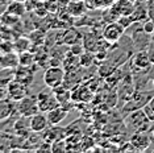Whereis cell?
<instances>
[{
	"instance_id": "obj_1",
	"label": "cell",
	"mask_w": 154,
	"mask_h": 153,
	"mask_svg": "<svg viewBox=\"0 0 154 153\" xmlns=\"http://www.w3.org/2000/svg\"><path fill=\"white\" fill-rule=\"evenodd\" d=\"M125 124L129 128H132L134 132L137 131L145 132L150 124V119L148 117V115L145 114L143 108H140V110L133 111L132 114H129V116L125 119Z\"/></svg>"
},
{
	"instance_id": "obj_2",
	"label": "cell",
	"mask_w": 154,
	"mask_h": 153,
	"mask_svg": "<svg viewBox=\"0 0 154 153\" xmlns=\"http://www.w3.org/2000/svg\"><path fill=\"white\" fill-rule=\"evenodd\" d=\"M66 73L62 66H48L44 73V82L48 87L55 89L63 85Z\"/></svg>"
},
{
	"instance_id": "obj_3",
	"label": "cell",
	"mask_w": 154,
	"mask_h": 153,
	"mask_svg": "<svg viewBox=\"0 0 154 153\" xmlns=\"http://www.w3.org/2000/svg\"><path fill=\"white\" fill-rule=\"evenodd\" d=\"M153 98L152 91H143V90H136L133 92V95L129 98L128 103L124 106V111H136L140 108H143L146 104L149 103V100Z\"/></svg>"
},
{
	"instance_id": "obj_4",
	"label": "cell",
	"mask_w": 154,
	"mask_h": 153,
	"mask_svg": "<svg viewBox=\"0 0 154 153\" xmlns=\"http://www.w3.org/2000/svg\"><path fill=\"white\" fill-rule=\"evenodd\" d=\"M124 32H125V28L122 27L117 20H115V21H112V23H108L106 28H104L103 40L109 44L117 42V41H120L121 37L124 36Z\"/></svg>"
},
{
	"instance_id": "obj_5",
	"label": "cell",
	"mask_w": 154,
	"mask_h": 153,
	"mask_svg": "<svg viewBox=\"0 0 154 153\" xmlns=\"http://www.w3.org/2000/svg\"><path fill=\"white\" fill-rule=\"evenodd\" d=\"M16 111L19 112V115H23V116H33L34 114L40 112V108H38V103H37V98H32V96H25L21 100L16 102Z\"/></svg>"
},
{
	"instance_id": "obj_6",
	"label": "cell",
	"mask_w": 154,
	"mask_h": 153,
	"mask_svg": "<svg viewBox=\"0 0 154 153\" xmlns=\"http://www.w3.org/2000/svg\"><path fill=\"white\" fill-rule=\"evenodd\" d=\"M36 98H37V103H38V108H40L41 112H49L50 110L61 106L58 102V99H57V96L54 95V92L41 91Z\"/></svg>"
},
{
	"instance_id": "obj_7",
	"label": "cell",
	"mask_w": 154,
	"mask_h": 153,
	"mask_svg": "<svg viewBox=\"0 0 154 153\" xmlns=\"http://www.w3.org/2000/svg\"><path fill=\"white\" fill-rule=\"evenodd\" d=\"M136 7V0H117L116 3H113L111 7V13L116 17V20L120 16H131L132 12L134 11Z\"/></svg>"
},
{
	"instance_id": "obj_8",
	"label": "cell",
	"mask_w": 154,
	"mask_h": 153,
	"mask_svg": "<svg viewBox=\"0 0 154 153\" xmlns=\"http://www.w3.org/2000/svg\"><path fill=\"white\" fill-rule=\"evenodd\" d=\"M34 69L30 67V66H21L19 65L15 69V74H13V78L16 79L17 82L25 85L26 87H29L30 85L34 82Z\"/></svg>"
},
{
	"instance_id": "obj_9",
	"label": "cell",
	"mask_w": 154,
	"mask_h": 153,
	"mask_svg": "<svg viewBox=\"0 0 154 153\" xmlns=\"http://www.w3.org/2000/svg\"><path fill=\"white\" fill-rule=\"evenodd\" d=\"M7 89H8V98L13 100V102H19V100H21L28 95L26 92L28 87L25 85H23V83L17 82L15 78L7 85Z\"/></svg>"
},
{
	"instance_id": "obj_10",
	"label": "cell",
	"mask_w": 154,
	"mask_h": 153,
	"mask_svg": "<svg viewBox=\"0 0 154 153\" xmlns=\"http://www.w3.org/2000/svg\"><path fill=\"white\" fill-rule=\"evenodd\" d=\"M29 124H30V131H32L33 133H40V132L46 131L48 127L50 126L49 120H48V116L41 112V111L29 117Z\"/></svg>"
},
{
	"instance_id": "obj_11",
	"label": "cell",
	"mask_w": 154,
	"mask_h": 153,
	"mask_svg": "<svg viewBox=\"0 0 154 153\" xmlns=\"http://www.w3.org/2000/svg\"><path fill=\"white\" fill-rule=\"evenodd\" d=\"M152 64H153V61L148 52L140 50L132 57V65L136 70H141V71L148 70L150 66H152Z\"/></svg>"
},
{
	"instance_id": "obj_12",
	"label": "cell",
	"mask_w": 154,
	"mask_h": 153,
	"mask_svg": "<svg viewBox=\"0 0 154 153\" xmlns=\"http://www.w3.org/2000/svg\"><path fill=\"white\" fill-rule=\"evenodd\" d=\"M67 114H69V110L63 106H58V107H55V108L50 110L49 112H46L49 124H50V126H58L61 121H63L66 119Z\"/></svg>"
},
{
	"instance_id": "obj_13",
	"label": "cell",
	"mask_w": 154,
	"mask_h": 153,
	"mask_svg": "<svg viewBox=\"0 0 154 153\" xmlns=\"http://www.w3.org/2000/svg\"><path fill=\"white\" fill-rule=\"evenodd\" d=\"M0 64L3 69H15L20 65L19 62V53L17 52H7V53H0Z\"/></svg>"
},
{
	"instance_id": "obj_14",
	"label": "cell",
	"mask_w": 154,
	"mask_h": 153,
	"mask_svg": "<svg viewBox=\"0 0 154 153\" xmlns=\"http://www.w3.org/2000/svg\"><path fill=\"white\" fill-rule=\"evenodd\" d=\"M132 20L133 23H141L145 19H150L149 17V9H148V3H140L136 2L134 11L132 12Z\"/></svg>"
},
{
	"instance_id": "obj_15",
	"label": "cell",
	"mask_w": 154,
	"mask_h": 153,
	"mask_svg": "<svg viewBox=\"0 0 154 153\" xmlns=\"http://www.w3.org/2000/svg\"><path fill=\"white\" fill-rule=\"evenodd\" d=\"M131 144L134 148L140 149V151H143V149H148V145L150 144V139L143 131H137L133 133Z\"/></svg>"
},
{
	"instance_id": "obj_16",
	"label": "cell",
	"mask_w": 154,
	"mask_h": 153,
	"mask_svg": "<svg viewBox=\"0 0 154 153\" xmlns=\"http://www.w3.org/2000/svg\"><path fill=\"white\" fill-rule=\"evenodd\" d=\"M82 40H83L82 34H80L75 28H70V29H67L63 33L62 44H66V45H69V46H71V45H74V44L80 42Z\"/></svg>"
},
{
	"instance_id": "obj_17",
	"label": "cell",
	"mask_w": 154,
	"mask_h": 153,
	"mask_svg": "<svg viewBox=\"0 0 154 153\" xmlns=\"http://www.w3.org/2000/svg\"><path fill=\"white\" fill-rule=\"evenodd\" d=\"M30 131V124H29V117L20 115V119L15 123V132L20 136H25ZM32 132V131H30Z\"/></svg>"
},
{
	"instance_id": "obj_18",
	"label": "cell",
	"mask_w": 154,
	"mask_h": 153,
	"mask_svg": "<svg viewBox=\"0 0 154 153\" xmlns=\"http://www.w3.org/2000/svg\"><path fill=\"white\" fill-rule=\"evenodd\" d=\"M33 46L32 41L29 40V37H17L15 41H13V48H15V52L17 53H23V52L30 50V48Z\"/></svg>"
},
{
	"instance_id": "obj_19",
	"label": "cell",
	"mask_w": 154,
	"mask_h": 153,
	"mask_svg": "<svg viewBox=\"0 0 154 153\" xmlns=\"http://www.w3.org/2000/svg\"><path fill=\"white\" fill-rule=\"evenodd\" d=\"M12 111H13V100H11L9 98L0 100V121L8 119L12 115Z\"/></svg>"
},
{
	"instance_id": "obj_20",
	"label": "cell",
	"mask_w": 154,
	"mask_h": 153,
	"mask_svg": "<svg viewBox=\"0 0 154 153\" xmlns=\"http://www.w3.org/2000/svg\"><path fill=\"white\" fill-rule=\"evenodd\" d=\"M26 4L23 2H17V0H13L12 3H9L8 7H7V11L16 15L17 17H21L24 16V13L26 12Z\"/></svg>"
},
{
	"instance_id": "obj_21",
	"label": "cell",
	"mask_w": 154,
	"mask_h": 153,
	"mask_svg": "<svg viewBox=\"0 0 154 153\" xmlns=\"http://www.w3.org/2000/svg\"><path fill=\"white\" fill-rule=\"evenodd\" d=\"M29 40L32 41L34 48L41 46V45H45V42H46V34L41 29H34L33 32H30V34H29Z\"/></svg>"
},
{
	"instance_id": "obj_22",
	"label": "cell",
	"mask_w": 154,
	"mask_h": 153,
	"mask_svg": "<svg viewBox=\"0 0 154 153\" xmlns=\"http://www.w3.org/2000/svg\"><path fill=\"white\" fill-rule=\"evenodd\" d=\"M19 62L21 66H30V67H33V65L36 64L34 52L26 50V52H23V53H19Z\"/></svg>"
},
{
	"instance_id": "obj_23",
	"label": "cell",
	"mask_w": 154,
	"mask_h": 153,
	"mask_svg": "<svg viewBox=\"0 0 154 153\" xmlns=\"http://www.w3.org/2000/svg\"><path fill=\"white\" fill-rule=\"evenodd\" d=\"M67 11L70 15H72V16H80L85 12V4H83L82 2H72L69 4Z\"/></svg>"
},
{
	"instance_id": "obj_24",
	"label": "cell",
	"mask_w": 154,
	"mask_h": 153,
	"mask_svg": "<svg viewBox=\"0 0 154 153\" xmlns=\"http://www.w3.org/2000/svg\"><path fill=\"white\" fill-rule=\"evenodd\" d=\"M19 19L20 17H17L16 15H13V13L8 12V11H5L2 15V23L4 24V25H7V27H13L17 21H19Z\"/></svg>"
},
{
	"instance_id": "obj_25",
	"label": "cell",
	"mask_w": 154,
	"mask_h": 153,
	"mask_svg": "<svg viewBox=\"0 0 154 153\" xmlns=\"http://www.w3.org/2000/svg\"><path fill=\"white\" fill-rule=\"evenodd\" d=\"M92 61H94V55L91 54L88 50L83 52V53L79 55V65L83 66V67H88V66H91Z\"/></svg>"
},
{
	"instance_id": "obj_26",
	"label": "cell",
	"mask_w": 154,
	"mask_h": 153,
	"mask_svg": "<svg viewBox=\"0 0 154 153\" xmlns=\"http://www.w3.org/2000/svg\"><path fill=\"white\" fill-rule=\"evenodd\" d=\"M143 111H145V114L148 115L150 121H154V96L149 100V103L143 107Z\"/></svg>"
},
{
	"instance_id": "obj_27",
	"label": "cell",
	"mask_w": 154,
	"mask_h": 153,
	"mask_svg": "<svg viewBox=\"0 0 154 153\" xmlns=\"http://www.w3.org/2000/svg\"><path fill=\"white\" fill-rule=\"evenodd\" d=\"M142 30L146 34H154V20H152V19L146 20L142 25Z\"/></svg>"
},
{
	"instance_id": "obj_28",
	"label": "cell",
	"mask_w": 154,
	"mask_h": 153,
	"mask_svg": "<svg viewBox=\"0 0 154 153\" xmlns=\"http://www.w3.org/2000/svg\"><path fill=\"white\" fill-rule=\"evenodd\" d=\"M83 50H85V46H83L80 42L74 44V45H71V46H70V53L76 55V57H79V55L83 53Z\"/></svg>"
},
{
	"instance_id": "obj_29",
	"label": "cell",
	"mask_w": 154,
	"mask_h": 153,
	"mask_svg": "<svg viewBox=\"0 0 154 153\" xmlns=\"http://www.w3.org/2000/svg\"><path fill=\"white\" fill-rule=\"evenodd\" d=\"M117 21L120 23L121 25L125 28V29L131 27L132 24H134V23H133V20H132V17H131V16H120V17L117 19Z\"/></svg>"
},
{
	"instance_id": "obj_30",
	"label": "cell",
	"mask_w": 154,
	"mask_h": 153,
	"mask_svg": "<svg viewBox=\"0 0 154 153\" xmlns=\"http://www.w3.org/2000/svg\"><path fill=\"white\" fill-rule=\"evenodd\" d=\"M12 50H15L13 42H11V41L0 42V53H7V52H12Z\"/></svg>"
},
{
	"instance_id": "obj_31",
	"label": "cell",
	"mask_w": 154,
	"mask_h": 153,
	"mask_svg": "<svg viewBox=\"0 0 154 153\" xmlns=\"http://www.w3.org/2000/svg\"><path fill=\"white\" fill-rule=\"evenodd\" d=\"M4 99H8V89H7V86L0 85V100Z\"/></svg>"
},
{
	"instance_id": "obj_32",
	"label": "cell",
	"mask_w": 154,
	"mask_h": 153,
	"mask_svg": "<svg viewBox=\"0 0 154 153\" xmlns=\"http://www.w3.org/2000/svg\"><path fill=\"white\" fill-rule=\"evenodd\" d=\"M148 9H149V17L154 20V0H149L148 2Z\"/></svg>"
},
{
	"instance_id": "obj_33",
	"label": "cell",
	"mask_w": 154,
	"mask_h": 153,
	"mask_svg": "<svg viewBox=\"0 0 154 153\" xmlns=\"http://www.w3.org/2000/svg\"><path fill=\"white\" fill-rule=\"evenodd\" d=\"M136 2H140V3H148L149 0H136Z\"/></svg>"
},
{
	"instance_id": "obj_34",
	"label": "cell",
	"mask_w": 154,
	"mask_h": 153,
	"mask_svg": "<svg viewBox=\"0 0 154 153\" xmlns=\"http://www.w3.org/2000/svg\"><path fill=\"white\" fill-rule=\"evenodd\" d=\"M17 2H23V3H26L28 0H17Z\"/></svg>"
},
{
	"instance_id": "obj_35",
	"label": "cell",
	"mask_w": 154,
	"mask_h": 153,
	"mask_svg": "<svg viewBox=\"0 0 154 153\" xmlns=\"http://www.w3.org/2000/svg\"><path fill=\"white\" fill-rule=\"evenodd\" d=\"M3 70V67H2V64H0V71H2Z\"/></svg>"
}]
</instances>
